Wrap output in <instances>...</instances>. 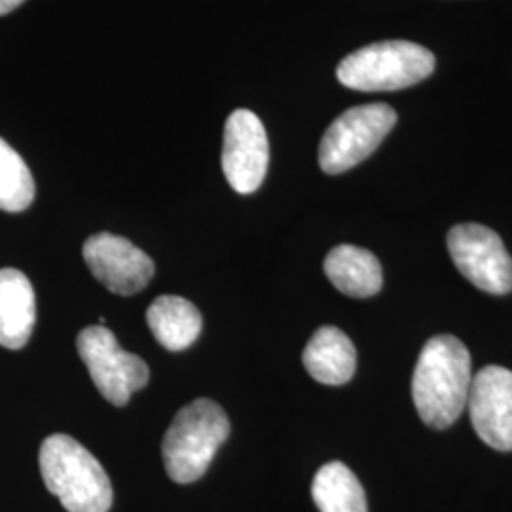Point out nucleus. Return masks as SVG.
I'll return each instance as SVG.
<instances>
[{"label":"nucleus","mask_w":512,"mask_h":512,"mask_svg":"<svg viewBox=\"0 0 512 512\" xmlns=\"http://www.w3.org/2000/svg\"><path fill=\"white\" fill-rule=\"evenodd\" d=\"M35 200V179L23 158L0 139V209L25 211Z\"/></svg>","instance_id":"obj_16"},{"label":"nucleus","mask_w":512,"mask_h":512,"mask_svg":"<svg viewBox=\"0 0 512 512\" xmlns=\"http://www.w3.org/2000/svg\"><path fill=\"white\" fill-rule=\"evenodd\" d=\"M37 323V296L27 275L14 268L0 270V346L21 349Z\"/></svg>","instance_id":"obj_11"},{"label":"nucleus","mask_w":512,"mask_h":512,"mask_svg":"<svg viewBox=\"0 0 512 512\" xmlns=\"http://www.w3.org/2000/svg\"><path fill=\"white\" fill-rule=\"evenodd\" d=\"M397 124V112L385 103L346 110L325 131L319 147V165L329 175L346 173L382 145Z\"/></svg>","instance_id":"obj_5"},{"label":"nucleus","mask_w":512,"mask_h":512,"mask_svg":"<svg viewBox=\"0 0 512 512\" xmlns=\"http://www.w3.org/2000/svg\"><path fill=\"white\" fill-rule=\"evenodd\" d=\"M78 355L88 366L97 391L114 406L129 403L131 395L148 384V365L137 355L120 348L116 336L103 325L78 334Z\"/></svg>","instance_id":"obj_6"},{"label":"nucleus","mask_w":512,"mask_h":512,"mask_svg":"<svg viewBox=\"0 0 512 512\" xmlns=\"http://www.w3.org/2000/svg\"><path fill=\"white\" fill-rule=\"evenodd\" d=\"M311 497L321 512H368L359 478L342 461H330L317 471Z\"/></svg>","instance_id":"obj_15"},{"label":"nucleus","mask_w":512,"mask_h":512,"mask_svg":"<svg viewBox=\"0 0 512 512\" xmlns=\"http://www.w3.org/2000/svg\"><path fill=\"white\" fill-rule=\"evenodd\" d=\"M325 274L340 293L353 298L374 296L384 285L380 260L355 245L334 247L325 258Z\"/></svg>","instance_id":"obj_13"},{"label":"nucleus","mask_w":512,"mask_h":512,"mask_svg":"<svg viewBox=\"0 0 512 512\" xmlns=\"http://www.w3.org/2000/svg\"><path fill=\"white\" fill-rule=\"evenodd\" d=\"M228 435L230 420L215 401L198 399L186 404L171 421L162 442L169 478L177 484L200 480Z\"/></svg>","instance_id":"obj_3"},{"label":"nucleus","mask_w":512,"mask_h":512,"mask_svg":"<svg viewBox=\"0 0 512 512\" xmlns=\"http://www.w3.org/2000/svg\"><path fill=\"white\" fill-rule=\"evenodd\" d=\"M471 355L456 336L440 334L421 349L412 378V399L421 420L446 429L465 410L471 391Z\"/></svg>","instance_id":"obj_1"},{"label":"nucleus","mask_w":512,"mask_h":512,"mask_svg":"<svg viewBox=\"0 0 512 512\" xmlns=\"http://www.w3.org/2000/svg\"><path fill=\"white\" fill-rule=\"evenodd\" d=\"M148 329L156 342L167 351L190 348L202 332V313L181 296L164 294L156 298L147 310Z\"/></svg>","instance_id":"obj_14"},{"label":"nucleus","mask_w":512,"mask_h":512,"mask_svg":"<svg viewBox=\"0 0 512 512\" xmlns=\"http://www.w3.org/2000/svg\"><path fill=\"white\" fill-rule=\"evenodd\" d=\"M40 473L65 511L109 512L112 484L99 459L73 437L52 435L40 446Z\"/></svg>","instance_id":"obj_2"},{"label":"nucleus","mask_w":512,"mask_h":512,"mask_svg":"<svg viewBox=\"0 0 512 512\" xmlns=\"http://www.w3.org/2000/svg\"><path fill=\"white\" fill-rule=\"evenodd\" d=\"M448 251L463 277L480 291H512V258L503 239L482 224H458L448 234Z\"/></svg>","instance_id":"obj_7"},{"label":"nucleus","mask_w":512,"mask_h":512,"mask_svg":"<svg viewBox=\"0 0 512 512\" xmlns=\"http://www.w3.org/2000/svg\"><path fill=\"white\" fill-rule=\"evenodd\" d=\"M311 378L319 384L344 385L355 374L357 351L348 336L336 327H321L311 336L302 355Z\"/></svg>","instance_id":"obj_12"},{"label":"nucleus","mask_w":512,"mask_h":512,"mask_svg":"<svg viewBox=\"0 0 512 512\" xmlns=\"http://www.w3.org/2000/svg\"><path fill=\"white\" fill-rule=\"evenodd\" d=\"M270 162L268 135L255 112L234 110L224 126L222 169L238 194H253L266 177Z\"/></svg>","instance_id":"obj_8"},{"label":"nucleus","mask_w":512,"mask_h":512,"mask_svg":"<svg viewBox=\"0 0 512 512\" xmlns=\"http://www.w3.org/2000/svg\"><path fill=\"white\" fill-rule=\"evenodd\" d=\"M435 71V55L406 40L368 44L338 65V80L355 92H397Z\"/></svg>","instance_id":"obj_4"},{"label":"nucleus","mask_w":512,"mask_h":512,"mask_svg":"<svg viewBox=\"0 0 512 512\" xmlns=\"http://www.w3.org/2000/svg\"><path fill=\"white\" fill-rule=\"evenodd\" d=\"M476 435L499 452L512 450V372L490 365L476 372L469 391Z\"/></svg>","instance_id":"obj_10"},{"label":"nucleus","mask_w":512,"mask_h":512,"mask_svg":"<svg viewBox=\"0 0 512 512\" xmlns=\"http://www.w3.org/2000/svg\"><path fill=\"white\" fill-rule=\"evenodd\" d=\"M93 277L110 293L131 296L143 291L154 275L152 258L131 241L109 232L95 234L82 247Z\"/></svg>","instance_id":"obj_9"},{"label":"nucleus","mask_w":512,"mask_h":512,"mask_svg":"<svg viewBox=\"0 0 512 512\" xmlns=\"http://www.w3.org/2000/svg\"><path fill=\"white\" fill-rule=\"evenodd\" d=\"M25 0H0V16L10 14L12 10H16Z\"/></svg>","instance_id":"obj_17"}]
</instances>
